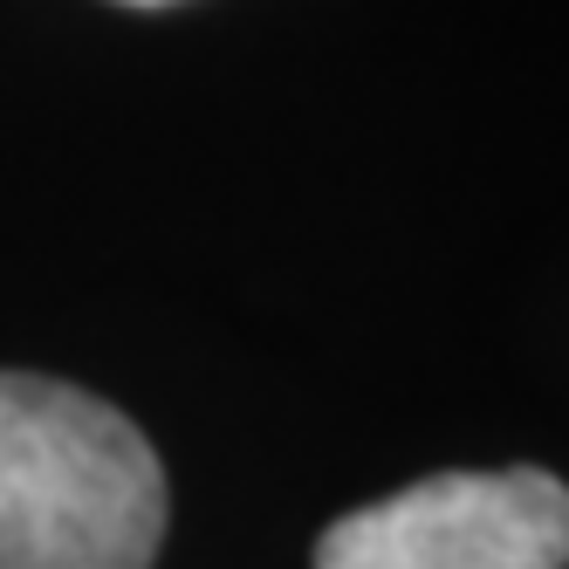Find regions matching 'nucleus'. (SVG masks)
<instances>
[{"label": "nucleus", "mask_w": 569, "mask_h": 569, "mask_svg": "<svg viewBox=\"0 0 569 569\" xmlns=\"http://www.w3.org/2000/svg\"><path fill=\"white\" fill-rule=\"evenodd\" d=\"M166 467L117 405L0 371V569H151Z\"/></svg>", "instance_id": "1"}, {"label": "nucleus", "mask_w": 569, "mask_h": 569, "mask_svg": "<svg viewBox=\"0 0 569 569\" xmlns=\"http://www.w3.org/2000/svg\"><path fill=\"white\" fill-rule=\"evenodd\" d=\"M316 569H569V487L542 467L432 473L330 521Z\"/></svg>", "instance_id": "2"}, {"label": "nucleus", "mask_w": 569, "mask_h": 569, "mask_svg": "<svg viewBox=\"0 0 569 569\" xmlns=\"http://www.w3.org/2000/svg\"><path fill=\"white\" fill-rule=\"evenodd\" d=\"M124 8H172V0H124Z\"/></svg>", "instance_id": "3"}]
</instances>
